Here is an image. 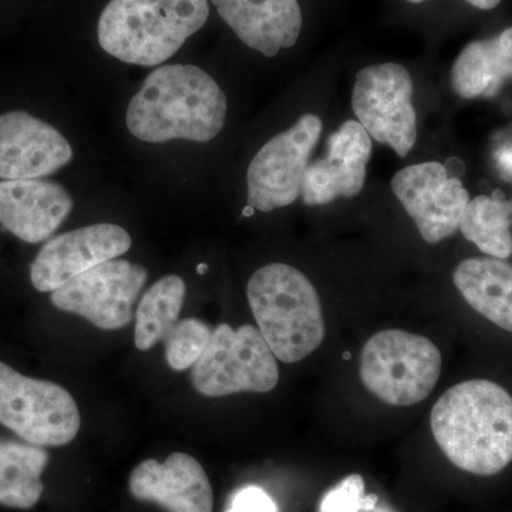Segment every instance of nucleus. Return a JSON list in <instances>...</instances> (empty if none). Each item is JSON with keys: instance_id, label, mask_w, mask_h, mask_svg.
Here are the masks:
<instances>
[{"instance_id": "3", "label": "nucleus", "mask_w": 512, "mask_h": 512, "mask_svg": "<svg viewBox=\"0 0 512 512\" xmlns=\"http://www.w3.org/2000/svg\"><path fill=\"white\" fill-rule=\"evenodd\" d=\"M210 16L208 0H110L97 28L104 52L121 62L158 66Z\"/></svg>"}, {"instance_id": "31", "label": "nucleus", "mask_w": 512, "mask_h": 512, "mask_svg": "<svg viewBox=\"0 0 512 512\" xmlns=\"http://www.w3.org/2000/svg\"><path fill=\"white\" fill-rule=\"evenodd\" d=\"M377 512H383V511H377Z\"/></svg>"}, {"instance_id": "28", "label": "nucleus", "mask_w": 512, "mask_h": 512, "mask_svg": "<svg viewBox=\"0 0 512 512\" xmlns=\"http://www.w3.org/2000/svg\"><path fill=\"white\" fill-rule=\"evenodd\" d=\"M254 211L255 208H252L251 205H248L244 212H242V215H244V217H251V215L254 214Z\"/></svg>"}, {"instance_id": "13", "label": "nucleus", "mask_w": 512, "mask_h": 512, "mask_svg": "<svg viewBox=\"0 0 512 512\" xmlns=\"http://www.w3.org/2000/svg\"><path fill=\"white\" fill-rule=\"evenodd\" d=\"M73 150L60 131L26 111L0 116V178L37 180L72 161Z\"/></svg>"}, {"instance_id": "29", "label": "nucleus", "mask_w": 512, "mask_h": 512, "mask_svg": "<svg viewBox=\"0 0 512 512\" xmlns=\"http://www.w3.org/2000/svg\"><path fill=\"white\" fill-rule=\"evenodd\" d=\"M207 271H208V266H207V265H205V264H200V265H198V266H197V272H198V274H200V275H204V274H205V272H207Z\"/></svg>"}, {"instance_id": "23", "label": "nucleus", "mask_w": 512, "mask_h": 512, "mask_svg": "<svg viewBox=\"0 0 512 512\" xmlns=\"http://www.w3.org/2000/svg\"><path fill=\"white\" fill-rule=\"evenodd\" d=\"M211 333L212 330L201 320H178L163 340L168 366L177 372L194 366L207 348Z\"/></svg>"}, {"instance_id": "9", "label": "nucleus", "mask_w": 512, "mask_h": 512, "mask_svg": "<svg viewBox=\"0 0 512 512\" xmlns=\"http://www.w3.org/2000/svg\"><path fill=\"white\" fill-rule=\"evenodd\" d=\"M320 134L322 120L316 114H305L269 140L249 164L248 205L269 212L298 200Z\"/></svg>"}, {"instance_id": "2", "label": "nucleus", "mask_w": 512, "mask_h": 512, "mask_svg": "<svg viewBox=\"0 0 512 512\" xmlns=\"http://www.w3.org/2000/svg\"><path fill=\"white\" fill-rule=\"evenodd\" d=\"M227 119V97L217 82L197 66L170 64L147 77L130 101L127 127L138 140L207 143Z\"/></svg>"}, {"instance_id": "11", "label": "nucleus", "mask_w": 512, "mask_h": 512, "mask_svg": "<svg viewBox=\"0 0 512 512\" xmlns=\"http://www.w3.org/2000/svg\"><path fill=\"white\" fill-rule=\"evenodd\" d=\"M394 195L429 244H439L460 229L470 194L460 178L450 177L443 164L410 165L394 175Z\"/></svg>"}, {"instance_id": "19", "label": "nucleus", "mask_w": 512, "mask_h": 512, "mask_svg": "<svg viewBox=\"0 0 512 512\" xmlns=\"http://www.w3.org/2000/svg\"><path fill=\"white\" fill-rule=\"evenodd\" d=\"M512 79V28L464 47L451 72V84L463 99L493 97Z\"/></svg>"}, {"instance_id": "21", "label": "nucleus", "mask_w": 512, "mask_h": 512, "mask_svg": "<svg viewBox=\"0 0 512 512\" xmlns=\"http://www.w3.org/2000/svg\"><path fill=\"white\" fill-rule=\"evenodd\" d=\"M511 225L510 201L495 191L493 197L480 195L468 202L460 229L464 238L485 255L508 259L512 256Z\"/></svg>"}, {"instance_id": "5", "label": "nucleus", "mask_w": 512, "mask_h": 512, "mask_svg": "<svg viewBox=\"0 0 512 512\" xmlns=\"http://www.w3.org/2000/svg\"><path fill=\"white\" fill-rule=\"evenodd\" d=\"M441 365L440 350L430 339L406 330H383L362 350L360 379L382 402L413 406L433 393Z\"/></svg>"}, {"instance_id": "25", "label": "nucleus", "mask_w": 512, "mask_h": 512, "mask_svg": "<svg viewBox=\"0 0 512 512\" xmlns=\"http://www.w3.org/2000/svg\"><path fill=\"white\" fill-rule=\"evenodd\" d=\"M224 512H278V505L261 487L247 485L231 495Z\"/></svg>"}, {"instance_id": "30", "label": "nucleus", "mask_w": 512, "mask_h": 512, "mask_svg": "<svg viewBox=\"0 0 512 512\" xmlns=\"http://www.w3.org/2000/svg\"><path fill=\"white\" fill-rule=\"evenodd\" d=\"M510 208H511V218H512V201H510Z\"/></svg>"}, {"instance_id": "26", "label": "nucleus", "mask_w": 512, "mask_h": 512, "mask_svg": "<svg viewBox=\"0 0 512 512\" xmlns=\"http://www.w3.org/2000/svg\"><path fill=\"white\" fill-rule=\"evenodd\" d=\"M495 163L504 177L512 180V146H504L495 151Z\"/></svg>"}, {"instance_id": "18", "label": "nucleus", "mask_w": 512, "mask_h": 512, "mask_svg": "<svg viewBox=\"0 0 512 512\" xmlns=\"http://www.w3.org/2000/svg\"><path fill=\"white\" fill-rule=\"evenodd\" d=\"M454 285L474 311L512 333V265L504 259L470 258L458 264Z\"/></svg>"}, {"instance_id": "27", "label": "nucleus", "mask_w": 512, "mask_h": 512, "mask_svg": "<svg viewBox=\"0 0 512 512\" xmlns=\"http://www.w3.org/2000/svg\"><path fill=\"white\" fill-rule=\"evenodd\" d=\"M407 2L421 3L424 2V0H407ZM467 2L470 3L471 6H474V8L491 10L497 8V6L500 5L501 0H467Z\"/></svg>"}, {"instance_id": "12", "label": "nucleus", "mask_w": 512, "mask_h": 512, "mask_svg": "<svg viewBox=\"0 0 512 512\" xmlns=\"http://www.w3.org/2000/svg\"><path fill=\"white\" fill-rule=\"evenodd\" d=\"M131 248L126 229L96 224L49 239L30 266V281L39 292H55L74 276L119 258Z\"/></svg>"}, {"instance_id": "8", "label": "nucleus", "mask_w": 512, "mask_h": 512, "mask_svg": "<svg viewBox=\"0 0 512 512\" xmlns=\"http://www.w3.org/2000/svg\"><path fill=\"white\" fill-rule=\"evenodd\" d=\"M352 107L357 120L380 144L406 157L417 140L413 80L402 64L365 67L356 76Z\"/></svg>"}, {"instance_id": "17", "label": "nucleus", "mask_w": 512, "mask_h": 512, "mask_svg": "<svg viewBox=\"0 0 512 512\" xmlns=\"http://www.w3.org/2000/svg\"><path fill=\"white\" fill-rule=\"evenodd\" d=\"M222 20L248 47L274 57L298 42L302 10L298 0H211Z\"/></svg>"}, {"instance_id": "24", "label": "nucleus", "mask_w": 512, "mask_h": 512, "mask_svg": "<svg viewBox=\"0 0 512 512\" xmlns=\"http://www.w3.org/2000/svg\"><path fill=\"white\" fill-rule=\"evenodd\" d=\"M365 480L360 474H350L320 501L319 512H370L376 510V494L365 495Z\"/></svg>"}, {"instance_id": "16", "label": "nucleus", "mask_w": 512, "mask_h": 512, "mask_svg": "<svg viewBox=\"0 0 512 512\" xmlns=\"http://www.w3.org/2000/svg\"><path fill=\"white\" fill-rule=\"evenodd\" d=\"M72 208L69 192L53 181H0V225L20 241H46L69 217Z\"/></svg>"}, {"instance_id": "14", "label": "nucleus", "mask_w": 512, "mask_h": 512, "mask_svg": "<svg viewBox=\"0 0 512 512\" xmlns=\"http://www.w3.org/2000/svg\"><path fill=\"white\" fill-rule=\"evenodd\" d=\"M372 156V137L359 121H346L328 140V154L308 165L302 200L325 205L336 198H353L365 187L366 167Z\"/></svg>"}, {"instance_id": "4", "label": "nucleus", "mask_w": 512, "mask_h": 512, "mask_svg": "<svg viewBox=\"0 0 512 512\" xmlns=\"http://www.w3.org/2000/svg\"><path fill=\"white\" fill-rule=\"evenodd\" d=\"M248 302L262 338L276 359L301 362L325 339V320L315 286L298 269L271 264L248 282Z\"/></svg>"}, {"instance_id": "15", "label": "nucleus", "mask_w": 512, "mask_h": 512, "mask_svg": "<svg viewBox=\"0 0 512 512\" xmlns=\"http://www.w3.org/2000/svg\"><path fill=\"white\" fill-rule=\"evenodd\" d=\"M134 498L168 512H212L214 494L204 467L194 457L174 453L164 463L144 460L128 480Z\"/></svg>"}, {"instance_id": "10", "label": "nucleus", "mask_w": 512, "mask_h": 512, "mask_svg": "<svg viewBox=\"0 0 512 512\" xmlns=\"http://www.w3.org/2000/svg\"><path fill=\"white\" fill-rule=\"evenodd\" d=\"M147 276L144 266L110 259L74 276L50 299L59 311L76 313L99 329L117 330L133 319V306Z\"/></svg>"}, {"instance_id": "22", "label": "nucleus", "mask_w": 512, "mask_h": 512, "mask_svg": "<svg viewBox=\"0 0 512 512\" xmlns=\"http://www.w3.org/2000/svg\"><path fill=\"white\" fill-rule=\"evenodd\" d=\"M185 284L177 275H167L143 296L136 312L134 342L138 350H148L163 342L177 325L183 309Z\"/></svg>"}, {"instance_id": "20", "label": "nucleus", "mask_w": 512, "mask_h": 512, "mask_svg": "<svg viewBox=\"0 0 512 512\" xmlns=\"http://www.w3.org/2000/svg\"><path fill=\"white\" fill-rule=\"evenodd\" d=\"M49 454L43 447L0 437V505L30 510L42 497Z\"/></svg>"}, {"instance_id": "1", "label": "nucleus", "mask_w": 512, "mask_h": 512, "mask_svg": "<svg viewBox=\"0 0 512 512\" xmlns=\"http://www.w3.org/2000/svg\"><path fill=\"white\" fill-rule=\"evenodd\" d=\"M430 424L437 444L460 470L494 476L512 461V396L500 384H456L434 404Z\"/></svg>"}, {"instance_id": "7", "label": "nucleus", "mask_w": 512, "mask_h": 512, "mask_svg": "<svg viewBox=\"0 0 512 512\" xmlns=\"http://www.w3.org/2000/svg\"><path fill=\"white\" fill-rule=\"evenodd\" d=\"M0 424L26 443L62 447L79 433V407L59 384L20 375L0 362Z\"/></svg>"}, {"instance_id": "6", "label": "nucleus", "mask_w": 512, "mask_h": 512, "mask_svg": "<svg viewBox=\"0 0 512 512\" xmlns=\"http://www.w3.org/2000/svg\"><path fill=\"white\" fill-rule=\"evenodd\" d=\"M276 360L258 328L242 325L234 329L221 323L192 366V386L207 397L271 392L279 382Z\"/></svg>"}]
</instances>
